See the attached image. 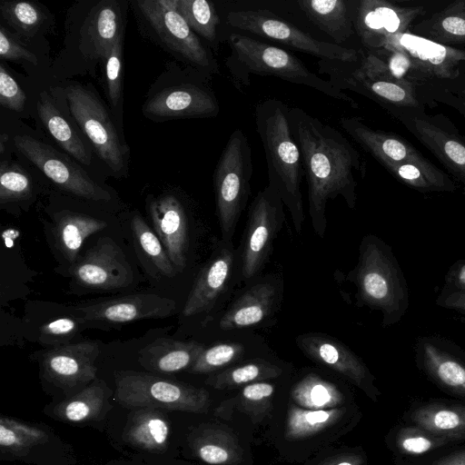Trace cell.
<instances>
[{"label":"cell","instance_id":"cell-1","mask_svg":"<svg viewBox=\"0 0 465 465\" xmlns=\"http://www.w3.org/2000/svg\"><path fill=\"white\" fill-rule=\"evenodd\" d=\"M288 117L302 155L312 225L314 232L323 238L328 201L341 196L350 209H354L357 177L364 176L366 163L358 150L334 127L299 107H289Z\"/></svg>","mask_w":465,"mask_h":465},{"label":"cell","instance_id":"cell-15","mask_svg":"<svg viewBox=\"0 0 465 465\" xmlns=\"http://www.w3.org/2000/svg\"><path fill=\"white\" fill-rule=\"evenodd\" d=\"M447 168L465 193V139L443 117L425 111H402L393 114Z\"/></svg>","mask_w":465,"mask_h":465},{"label":"cell","instance_id":"cell-34","mask_svg":"<svg viewBox=\"0 0 465 465\" xmlns=\"http://www.w3.org/2000/svg\"><path fill=\"white\" fill-rule=\"evenodd\" d=\"M105 226L104 221L83 213L63 211L55 216L54 234L64 256L69 262H74L84 240Z\"/></svg>","mask_w":465,"mask_h":465},{"label":"cell","instance_id":"cell-45","mask_svg":"<svg viewBox=\"0 0 465 465\" xmlns=\"http://www.w3.org/2000/svg\"><path fill=\"white\" fill-rule=\"evenodd\" d=\"M0 10L6 23L26 36L35 35L45 19L42 11L29 2H2Z\"/></svg>","mask_w":465,"mask_h":465},{"label":"cell","instance_id":"cell-37","mask_svg":"<svg viewBox=\"0 0 465 465\" xmlns=\"http://www.w3.org/2000/svg\"><path fill=\"white\" fill-rule=\"evenodd\" d=\"M123 34L120 12L114 3H100L91 13L87 35L94 54L106 61L114 43Z\"/></svg>","mask_w":465,"mask_h":465},{"label":"cell","instance_id":"cell-18","mask_svg":"<svg viewBox=\"0 0 465 465\" xmlns=\"http://www.w3.org/2000/svg\"><path fill=\"white\" fill-rule=\"evenodd\" d=\"M83 286L96 290H117L128 286L133 272L121 248L110 238H100L72 270Z\"/></svg>","mask_w":465,"mask_h":465},{"label":"cell","instance_id":"cell-57","mask_svg":"<svg viewBox=\"0 0 465 465\" xmlns=\"http://www.w3.org/2000/svg\"><path fill=\"white\" fill-rule=\"evenodd\" d=\"M393 460H394V465H409L407 462L401 460L393 459Z\"/></svg>","mask_w":465,"mask_h":465},{"label":"cell","instance_id":"cell-19","mask_svg":"<svg viewBox=\"0 0 465 465\" xmlns=\"http://www.w3.org/2000/svg\"><path fill=\"white\" fill-rule=\"evenodd\" d=\"M173 300L155 293H135L86 302L73 307L82 322L124 323L142 319H162L175 311Z\"/></svg>","mask_w":465,"mask_h":465},{"label":"cell","instance_id":"cell-4","mask_svg":"<svg viewBox=\"0 0 465 465\" xmlns=\"http://www.w3.org/2000/svg\"><path fill=\"white\" fill-rule=\"evenodd\" d=\"M360 306L381 312L382 327L400 322L410 306L406 278L392 248L376 235H365L356 267L350 272Z\"/></svg>","mask_w":465,"mask_h":465},{"label":"cell","instance_id":"cell-49","mask_svg":"<svg viewBox=\"0 0 465 465\" xmlns=\"http://www.w3.org/2000/svg\"><path fill=\"white\" fill-rule=\"evenodd\" d=\"M430 102H441L453 106L465 117V78L427 87L425 90Z\"/></svg>","mask_w":465,"mask_h":465},{"label":"cell","instance_id":"cell-54","mask_svg":"<svg viewBox=\"0 0 465 465\" xmlns=\"http://www.w3.org/2000/svg\"><path fill=\"white\" fill-rule=\"evenodd\" d=\"M436 304L460 315V321L465 323V292L441 288L436 299Z\"/></svg>","mask_w":465,"mask_h":465},{"label":"cell","instance_id":"cell-50","mask_svg":"<svg viewBox=\"0 0 465 465\" xmlns=\"http://www.w3.org/2000/svg\"><path fill=\"white\" fill-rule=\"evenodd\" d=\"M367 455L361 448H349L329 450L323 455L322 450L305 465H366Z\"/></svg>","mask_w":465,"mask_h":465},{"label":"cell","instance_id":"cell-48","mask_svg":"<svg viewBox=\"0 0 465 465\" xmlns=\"http://www.w3.org/2000/svg\"><path fill=\"white\" fill-rule=\"evenodd\" d=\"M78 321L61 317L51 321L39 329V341L45 345L58 347L68 344L67 342L74 336L78 331Z\"/></svg>","mask_w":465,"mask_h":465},{"label":"cell","instance_id":"cell-21","mask_svg":"<svg viewBox=\"0 0 465 465\" xmlns=\"http://www.w3.org/2000/svg\"><path fill=\"white\" fill-rule=\"evenodd\" d=\"M143 114L154 119L215 117L220 105L213 92L206 87L185 84L164 89L148 99Z\"/></svg>","mask_w":465,"mask_h":465},{"label":"cell","instance_id":"cell-55","mask_svg":"<svg viewBox=\"0 0 465 465\" xmlns=\"http://www.w3.org/2000/svg\"><path fill=\"white\" fill-rule=\"evenodd\" d=\"M441 288L465 292V259L458 260L449 268Z\"/></svg>","mask_w":465,"mask_h":465},{"label":"cell","instance_id":"cell-56","mask_svg":"<svg viewBox=\"0 0 465 465\" xmlns=\"http://www.w3.org/2000/svg\"><path fill=\"white\" fill-rule=\"evenodd\" d=\"M7 138H8V136L5 134H1V137H0V152L1 153L4 152L5 141L7 140Z\"/></svg>","mask_w":465,"mask_h":465},{"label":"cell","instance_id":"cell-24","mask_svg":"<svg viewBox=\"0 0 465 465\" xmlns=\"http://www.w3.org/2000/svg\"><path fill=\"white\" fill-rule=\"evenodd\" d=\"M402 421L465 443V401L457 399L428 398L413 401Z\"/></svg>","mask_w":465,"mask_h":465},{"label":"cell","instance_id":"cell-10","mask_svg":"<svg viewBox=\"0 0 465 465\" xmlns=\"http://www.w3.org/2000/svg\"><path fill=\"white\" fill-rule=\"evenodd\" d=\"M319 72L330 77L338 89L350 90L381 104L392 115L402 111H425L430 102L420 88L388 80L371 79L360 73L353 63L319 60Z\"/></svg>","mask_w":465,"mask_h":465},{"label":"cell","instance_id":"cell-36","mask_svg":"<svg viewBox=\"0 0 465 465\" xmlns=\"http://www.w3.org/2000/svg\"><path fill=\"white\" fill-rule=\"evenodd\" d=\"M37 111L42 123L59 145L80 163L90 164L89 151L45 92L40 94Z\"/></svg>","mask_w":465,"mask_h":465},{"label":"cell","instance_id":"cell-39","mask_svg":"<svg viewBox=\"0 0 465 465\" xmlns=\"http://www.w3.org/2000/svg\"><path fill=\"white\" fill-rule=\"evenodd\" d=\"M282 369L267 361L257 359L227 368L206 379V384L217 390H232L250 383L281 376Z\"/></svg>","mask_w":465,"mask_h":465},{"label":"cell","instance_id":"cell-52","mask_svg":"<svg viewBox=\"0 0 465 465\" xmlns=\"http://www.w3.org/2000/svg\"><path fill=\"white\" fill-rule=\"evenodd\" d=\"M403 461L409 465H465V444L449 446L419 460Z\"/></svg>","mask_w":465,"mask_h":465},{"label":"cell","instance_id":"cell-6","mask_svg":"<svg viewBox=\"0 0 465 465\" xmlns=\"http://www.w3.org/2000/svg\"><path fill=\"white\" fill-rule=\"evenodd\" d=\"M252 149L239 128L230 135L213 172L216 213L223 241L232 243L239 218L251 194Z\"/></svg>","mask_w":465,"mask_h":465},{"label":"cell","instance_id":"cell-47","mask_svg":"<svg viewBox=\"0 0 465 465\" xmlns=\"http://www.w3.org/2000/svg\"><path fill=\"white\" fill-rule=\"evenodd\" d=\"M108 98L114 113L121 108L123 77V34L114 43L105 65Z\"/></svg>","mask_w":465,"mask_h":465},{"label":"cell","instance_id":"cell-7","mask_svg":"<svg viewBox=\"0 0 465 465\" xmlns=\"http://www.w3.org/2000/svg\"><path fill=\"white\" fill-rule=\"evenodd\" d=\"M115 399L125 408L192 413H204L211 404L209 393L203 388L134 371L115 374Z\"/></svg>","mask_w":465,"mask_h":465},{"label":"cell","instance_id":"cell-38","mask_svg":"<svg viewBox=\"0 0 465 465\" xmlns=\"http://www.w3.org/2000/svg\"><path fill=\"white\" fill-rule=\"evenodd\" d=\"M398 181L420 193H452L457 189L454 181L434 164L423 166L413 163L385 167Z\"/></svg>","mask_w":465,"mask_h":465},{"label":"cell","instance_id":"cell-31","mask_svg":"<svg viewBox=\"0 0 465 465\" xmlns=\"http://www.w3.org/2000/svg\"><path fill=\"white\" fill-rule=\"evenodd\" d=\"M275 289L269 283H259L248 289L228 309L220 320L223 331L242 329L262 322L272 312Z\"/></svg>","mask_w":465,"mask_h":465},{"label":"cell","instance_id":"cell-16","mask_svg":"<svg viewBox=\"0 0 465 465\" xmlns=\"http://www.w3.org/2000/svg\"><path fill=\"white\" fill-rule=\"evenodd\" d=\"M14 141L24 156L64 190L93 201L110 200L107 191L54 148L28 135H16Z\"/></svg>","mask_w":465,"mask_h":465},{"label":"cell","instance_id":"cell-3","mask_svg":"<svg viewBox=\"0 0 465 465\" xmlns=\"http://www.w3.org/2000/svg\"><path fill=\"white\" fill-rule=\"evenodd\" d=\"M288 108L282 101L264 100L256 106L255 124L265 154L268 186L278 193L295 231L300 232L305 219L301 192L304 170L290 126Z\"/></svg>","mask_w":465,"mask_h":465},{"label":"cell","instance_id":"cell-26","mask_svg":"<svg viewBox=\"0 0 465 465\" xmlns=\"http://www.w3.org/2000/svg\"><path fill=\"white\" fill-rule=\"evenodd\" d=\"M155 232L177 272L186 264L187 220L183 204L173 195H163L150 203Z\"/></svg>","mask_w":465,"mask_h":465},{"label":"cell","instance_id":"cell-40","mask_svg":"<svg viewBox=\"0 0 465 465\" xmlns=\"http://www.w3.org/2000/svg\"><path fill=\"white\" fill-rule=\"evenodd\" d=\"M102 381L84 388L70 399L58 403L54 414L61 420L81 423L100 416L105 401V389Z\"/></svg>","mask_w":465,"mask_h":465},{"label":"cell","instance_id":"cell-17","mask_svg":"<svg viewBox=\"0 0 465 465\" xmlns=\"http://www.w3.org/2000/svg\"><path fill=\"white\" fill-rule=\"evenodd\" d=\"M296 343L309 359L339 373L372 401H378L381 392L375 384L374 375L342 342L327 334L308 332L299 335Z\"/></svg>","mask_w":465,"mask_h":465},{"label":"cell","instance_id":"cell-32","mask_svg":"<svg viewBox=\"0 0 465 465\" xmlns=\"http://www.w3.org/2000/svg\"><path fill=\"white\" fill-rule=\"evenodd\" d=\"M305 15L334 43L341 45L355 32L354 22L343 0H299L297 2Z\"/></svg>","mask_w":465,"mask_h":465},{"label":"cell","instance_id":"cell-43","mask_svg":"<svg viewBox=\"0 0 465 465\" xmlns=\"http://www.w3.org/2000/svg\"><path fill=\"white\" fill-rule=\"evenodd\" d=\"M132 227L141 249L158 271L165 276L173 277L177 272L162 242L139 214L133 218Z\"/></svg>","mask_w":465,"mask_h":465},{"label":"cell","instance_id":"cell-14","mask_svg":"<svg viewBox=\"0 0 465 465\" xmlns=\"http://www.w3.org/2000/svg\"><path fill=\"white\" fill-rule=\"evenodd\" d=\"M138 5L167 47L203 73H219V65L212 52L202 44L177 10L164 8L158 0L140 1Z\"/></svg>","mask_w":465,"mask_h":465},{"label":"cell","instance_id":"cell-9","mask_svg":"<svg viewBox=\"0 0 465 465\" xmlns=\"http://www.w3.org/2000/svg\"><path fill=\"white\" fill-rule=\"evenodd\" d=\"M227 23L236 29L274 40L320 60L354 63L359 59L357 50L317 40L267 10L232 11L227 15Z\"/></svg>","mask_w":465,"mask_h":465},{"label":"cell","instance_id":"cell-35","mask_svg":"<svg viewBox=\"0 0 465 465\" xmlns=\"http://www.w3.org/2000/svg\"><path fill=\"white\" fill-rule=\"evenodd\" d=\"M415 28L420 36L441 45L465 44V0L452 2Z\"/></svg>","mask_w":465,"mask_h":465},{"label":"cell","instance_id":"cell-30","mask_svg":"<svg viewBox=\"0 0 465 465\" xmlns=\"http://www.w3.org/2000/svg\"><path fill=\"white\" fill-rule=\"evenodd\" d=\"M190 444L195 456L209 465H238L243 460L236 437L223 428L201 426L191 435Z\"/></svg>","mask_w":465,"mask_h":465},{"label":"cell","instance_id":"cell-41","mask_svg":"<svg viewBox=\"0 0 465 465\" xmlns=\"http://www.w3.org/2000/svg\"><path fill=\"white\" fill-rule=\"evenodd\" d=\"M48 440L46 432L37 427L2 416L0 419V450L2 455L24 456Z\"/></svg>","mask_w":465,"mask_h":465},{"label":"cell","instance_id":"cell-29","mask_svg":"<svg viewBox=\"0 0 465 465\" xmlns=\"http://www.w3.org/2000/svg\"><path fill=\"white\" fill-rule=\"evenodd\" d=\"M169 435L166 415L160 409L142 408L129 416L123 440L135 449L161 453L168 448Z\"/></svg>","mask_w":465,"mask_h":465},{"label":"cell","instance_id":"cell-28","mask_svg":"<svg viewBox=\"0 0 465 465\" xmlns=\"http://www.w3.org/2000/svg\"><path fill=\"white\" fill-rule=\"evenodd\" d=\"M204 349L194 341L158 338L139 351L138 361L148 371L174 373L188 371Z\"/></svg>","mask_w":465,"mask_h":465},{"label":"cell","instance_id":"cell-44","mask_svg":"<svg viewBox=\"0 0 465 465\" xmlns=\"http://www.w3.org/2000/svg\"><path fill=\"white\" fill-rule=\"evenodd\" d=\"M243 353L244 346L242 343H216L204 349L187 371L190 373L213 372L236 361Z\"/></svg>","mask_w":465,"mask_h":465},{"label":"cell","instance_id":"cell-2","mask_svg":"<svg viewBox=\"0 0 465 465\" xmlns=\"http://www.w3.org/2000/svg\"><path fill=\"white\" fill-rule=\"evenodd\" d=\"M361 416L357 403L313 410L275 395L267 436L285 460L304 461L352 430Z\"/></svg>","mask_w":465,"mask_h":465},{"label":"cell","instance_id":"cell-20","mask_svg":"<svg viewBox=\"0 0 465 465\" xmlns=\"http://www.w3.org/2000/svg\"><path fill=\"white\" fill-rule=\"evenodd\" d=\"M423 7H403L384 0H361L354 25L365 48L377 49L389 36L408 30Z\"/></svg>","mask_w":465,"mask_h":465},{"label":"cell","instance_id":"cell-46","mask_svg":"<svg viewBox=\"0 0 465 465\" xmlns=\"http://www.w3.org/2000/svg\"><path fill=\"white\" fill-rule=\"evenodd\" d=\"M32 191L31 180L20 168L1 163L0 200L1 203L13 202L28 197Z\"/></svg>","mask_w":465,"mask_h":465},{"label":"cell","instance_id":"cell-5","mask_svg":"<svg viewBox=\"0 0 465 465\" xmlns=\"http://www.w3.org/2000/svg\"><path fill=\"white\" fill-rule=\"evenodd\" d=\"M228 45L231 54L226 58L225 65L237 84L250 85V76L252 74L275 76L312 88L346 103L352 108H358L354 99L335 87L330 81L318 76L299 58L282 48L238 33H232L229 35Z\"/></svg>","mask_w":465,"mask_h":465},{"label":"cell","instance_id":"cell-13","mask_svg":"<svg viewBox=\"0 0 465 465\" xmlns=\"http://www.w3.org/2000/svg\"><path fill=\"white\" fill-rule=\"evenodd\" d=\"M419 371L438 389L465 401V350L446 337L422 335L413 344Z\"/></svg>","mask_w":465,"mask_h":465},{"label":"cell","instance_id":"cell-25","mask_svg":"<svg viewBox=\"0 0 465 465\" xmlns=\"http://www.w3.org/2000/svg\"><path fill=\"white\" fill-rule=\"evenodd\" d=\"M223 244L213 252L200 271L183 307L184 316L212 310L226 288L232 274L234 256L232 243L223 241Z\"/></svg>","mask_w":465,"mask_h":465},{"label":"cell","instance_id":"cell-27","mask_svg":"<svg viewBox=\"0 0 465 465\" xmlns=\"http://www.w3.org/2000/svg\"><path fill=\"white\" fill-rule=\"evenodd\" d=\"M460 443L463 442L404 421L393 426L385 436V444L393 459L407 461L419 460Z\"/></svg>","mask_w":465,"mask_h":465},{"label":"cell","instance_id":"cell-22","mask_svg":"<svg viewBox=\"0 0 465 465\" xmlns=\"http://www.w3.org/2000/svg\"><path fill=\"white\" fill-rule=\"evenodd\" d=\"M98 354V344L94 341L54 347L44 355V376L64 390L86 384L96 376Z\"/></svg>","mask_w":465,"mask_h":465},{"label":"cell","instance_id":"cell-11","mask_svg":"<svg viewBox=\"0 0 465 465\" xmlns=\"http://www.w3.org/2000/svg\"><path fill=\"white\" fill-rule=\"evenodd\" d=\"M65 94L72 115L100 158L114 173H123L126 169L127 149L103 104L91 91L79 84L67 86Z\"/></svg>","mask_w":465,"mask_h":465},{"label":"cell","instance_id":"cell-51","mask_svg":"<svg viewBox=\"0 0 465 465\" xmlns=\"http://www.w3.org/2000/svg\"><path fill=\"white\" fill-rule=\"evenodd\" d=\"M0 104L3 107L21 112L25 104V94L5 66H0Z\"/></svg>","mask_w":465,"mask_h":465},{"label":"cell","instance_id":"cell-12","mask_svg":"<svg viewBox=\"0 0 465 465\" xmlns=\"http://www.w3.org/2000/svg\"><path fill=\"white\" fill-rule=\"evenodd\" d=\"M283 206L278 193L268 185L252 202L241 257L245 280L254 277L267 262L285 220Z\"/></svg>","mask_w":465,"mask_h":465},{"label":"cell","instance_id":"cell-42","mask_svg":"<svg viewBox=\"0 0 465 465\" xmlns=\"http://www.w3.org/2000/svg\"><path fill=\"white\" fill-rule=\"evenodd\" d=\"M177 11L190 28L211 45H217L219 16L212 2L207 0H178Z\"/></svg>","mask_w":465,"mask_h":465},{"label":"cell","instance_id":"cell-33","mask_svg":"<svg viewBox=\"0 0 465 465\" xmlns=\"http://www.w3.org/2000/svg\"><path fill=\"white\" fill-rule=\"evenodd\" d=\"M276 395L275 384L257 381L241 388L239 392L216 409V415L229 418L234 411L248 415L253 422L269 420Z\"/></svg>","mask_w":465,"mask_h":465},{"label":"cell","instance_id":"cell-8","mask_svg":"<svg viewBox=\"0 0 465 465\" xmlns=\"http://www.w3.org/2000/svg\"><path fill=\"white\" fill-rule=\"evenodd\" d=\"M379 48L407 54L423 89L465 78V49L439 44L409 30L387 37Z\"/></svg>","mask_w":465,"mask_h":465},{"label":"cell","instance_id":"cell-53","mask_svg":"<svg viewBox=\"0 0 465 465\" xmlns=\"http://www.w3.org/2000/svg\"><path fill=\"white\" fill-rule=\"evenodd\" d=\"M0 55L5 60H25L37 64L36 56L15 40L3 26L0 28Z\"/></svg>","mask_w":465,"mask_h":465},{"label":"cell","instance_id":"cell-23","mask_svg":"<svg viewBox=\"0 0 465 465\" xmlns=\"http://www.w3.org/2000/svg\"><path fill=\"white\" fill-rule=\"evenodd\" d=\"M342 129L384 167L413 163L423 166L433 163L404 138L391 133L375 130L358 116L340 119Z\"/></svg>","mask_w":465,"mask_h":465}]
</instances>
